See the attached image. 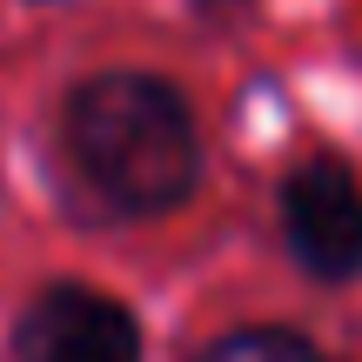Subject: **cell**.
<instances>
[{
    "instance_id": "1",
    "label": "cell",
    "mask_w": 362,
    "mask_h": 362,
    "mask_svg": "<svg viewBox=\"0 0 362 362\" xmlns=\"http://www.w3.org/2000/svg\"><path fill=\"white\" fill-rule=\"evenodd\" d=\"M61 155L81 188L128 221H161L202 188V128L188 94L148 67H101L61 101Z\"/></svg>"
},
{
    "instance_id": "2",
    "label": "cell",
    "mask_w": 362,
    "mask_h": 362,
    "mask_svg": "<svg viewBox=\"0 0 362 362\" xmlns=\"http://www.w3.org/2000/svg\"><path fill=\"white\" fill-rule=\"evenodd\" d=\"M282 248L309 282H356L362 275V175L342 155H309L275 188Z\"/></svg>"
},
{
    "instance_id": "3",
    "label": "cell",
    "mask_w": 362,
    "mask_h": 362,
    "mask_svg": "<svg viewBox=\"0 0 362 362\" xmlns=\"http://www.w3.org/2000/svg\"><path fill=\"white\" fill-rule=\"evenodd\" d=\"M13 362H148V329L94 282H47L13 322Z\"/></svg>"
},
{
    "instance_id": "4",
    "label": "cell",
    "mask_w": 362,
    "mask_h": 362,
    "mask_svg": "<svg viewBox=\"0 0 362 362\" xmlns=\"http://www.w3.org/2000/svg\"><path fill=\"white\" fill-rule=\"evenodd\" d=\"M194 362H322V349L288 322H248V329L215 336Z\"/></svg>"
},
{
    "instance_id": "5",
    "label": "cell",
    "mask_w": 362,
    "mask_h": 362,
    "mask_svg": "<svg viewBox=\"0 0 362 362\" xmlns=\"http://www.w3.org/2000/svg\"><path fill=\"white\" fill-rule=\"evenodd\" d=\"M322 362H329V356H322Z\"/></svg>"
}]
</instances>
